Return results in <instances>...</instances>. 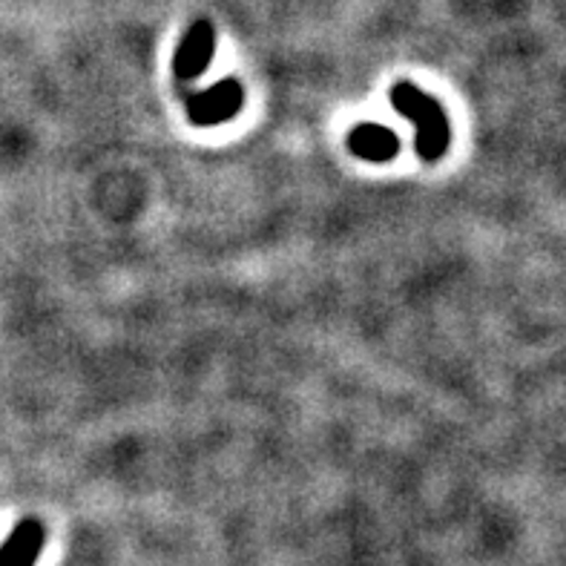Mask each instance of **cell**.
I'll list each match as a JSON object with an SVG mask.
<instances>
[{
    "mask_svg": "<svg viewBox=\"0 0 566 566\" xmlns=\"http://www.w3.org/2000/svg\"><path fill=\"white\" fill-rule=\"evenodd\" d=\"M388 101L391 107L409 118L415 124V150L417 156L434 165L449 153V144H452V124H449V115H446L443 104L426 95L420 86H415L411 81H397L391 90H388Z\"/></svg>",
    "mask_w": 566,
    "mask_h": 566,
    "instance_id": "cell-1",
    "label": "cell"
},
{
    "mask_svg": "<svg viewBox=\"0 0 566 566\" xmlns=\"http://www.w3.org/2000/svg\"><path fill=\"white\" fill-rule=\"evenodd\" d=\"M244 104V90L237 78H224L210 90L190 93L185 98L187 118L196 127H219L224 122H233Z\"/></svg>",
    "mask_w": 566,
    "mask_h": 566,
    "instance_id": "cell-2",
    "label": "cell"
},
{
    "mask_svg": "<svg viewBox=\"0 0 566 566\" xmlns=\"http://www.w3.org/2000/svg\"><path fill=\"white\" fill-rule=\"evenodd\" d=\"M216 52V29L210 21H196L181 38L176 57H172V72L179 81H196L208 70Z\"/></svg>",
    "mask_w": 566,
    "mask_h": 566,
    "instance_id": "cell-3",
    "label": "cell"
},
{
    "mask_svg": "<svg viewBox=\"0 0 566 566\" xmlns=\"http://www.w3.org/2000/svg\"><path fill=\"white\" fill-rule=\"evenodd\" d=\"M46 530L38 517H23L3 544H0V566H35L41 558Z\"/></svg>",
    "mask_w": 566,
    "mask_h": 566,
    "instance_id": "cell-4",
    "label": "cell"
},
{
    "mask_svg": "<svg viewBox=\"0 0 566 566\" xmlns=\"http://www.w3.org/2000/svg\"><path fill=\"white\" fill-rule=\"evenodd\" d=\"M348 150L363 161H391L400 153V138L382 124H359L348 133Z\"/></svg>",
    "mask_w": 566,
    "mask_h": 566,
    "instance_id": "cell-5",
    "label": "cell"
}]
</instances>
